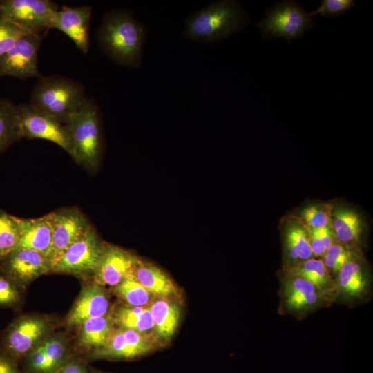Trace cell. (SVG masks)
Segmentation results:
<instances>
[{"label": "cell", "mask_w": 373, "mask_h": 373, "mask_svg": "<svg viewBox=\"0 0 373 373\" xmlns=\"http://www.w3.org/2000/svg\"><path fill=\"white\" fill-rule=\"evenodd\" d=\"M88 99L80 82L58 75H41L32 90L29 104L64 124Z\"/></svg>", "instance_id": "3957f363"}, {"label": "cell", "mask_w": 373, "mask_h": 373, "mask_svg": "<svg viewBox=\"0 0 373 373\" xmlns=\"http://www.w3.org/2000/svg\"><path fill=\"white\" fill-rule=\"evenodd\" d=\"M52 265L44 254L28 249L17 248L0 260V270L25 291L38 278L51 273Z\"/></svg>", "instance_id": "7c38bea8"}, {"label": "cell", "mask_w": 373, "mask_h": 373, "mask_svg": "<svg viewBox=\"0 0 373 373\" xmlns=\"http://www.w3.org/2000/svg\"><path fill=\"white\" fill-rule=\"evenodd\" d=\"M320 291L309 281L295 277L285 286V301L287 307L299 311L309 309L318 300Z\"/></svg>", "instance_id": "603a6c76"}, {"label": "cell", "mask_w": 373, "mask_h": 373, "mask_svg": "<svg viewBox=\"0 0 373 373\" xmlns=\"http://www.w3.org/2000/svg\"><path fill=\"white\" fill-rule=\"evenodd\" d=\"M292 271L294 276L309 281L319 291L326 289L331 283L327 268L321 260L310 258L305 260Z\"/></svg>", "instance_id": "4316f807"}, {"label": "cell", "mask_w": 373, "mask_h": 373, "mask_svg": "<svg viewBox=\"0 0 373 373\" xmlns=\"http://www.w3.org/2000/svg\"><path fill=\"white\" fill-rule=\"evenodd\" d=\"M57 327L58 320L52 315L30 313L19 316L1 335L2 353L15 362L23 359L53 334Z\"/></svg>", "instance_id": "5b68a950"}, {"label": "cell", "mask_w": 373, "mask_h": 373, "mask_svg": "<svg viewBox=\"0 0 373 373\" xmlns=\"http://www.w3.org/2000/svg\"><path fill=\"white\" fill-rule=\"evenodd\" d=\"M90 373H106V372H102V371H99V370H93V371H90Z\"/></svg>", "instance_id": "f35d334b"}, {"label": "cell", "mask_w": 373, "mask_h": 373, "mask_svg": "<svg viewBox=\"0 0 373 373\" xmlns=\"http://www.w3.org/2000/svg\"><path fill=\"white\" fill-rule=\"evenodd\" d=\"M265 39L284 37L290 43L305 31L315 27L312 17L294 1H283L269 8L258 24Z\"/></svg>", "instance_id": "52a82bcc"}, {"label": "cell", "mask_w": 373, "mask_h": 373, "mask_svg": "<svg viewBox=\"0 0 373 373\" xmlns=\"http://www.w3.org/2000/svg\"><path fill=\"white\" fill-rule=\"evenodd\" d=\"M110 298L105 287L84 280L78 296L63 320V326L77 329L86 320L111 313Z\"/></svg>", "instance_id": "5bb4252c"}, {"label": "cell", "mask_w": 373, "mask_h": 373, "mask_svg": "<svg viewBox=\"0 0 373 373\" xmlns=\"http://www.w3.org/2000/svg\"><path fill=\"white\" fill-rule=\"evenodd\" d=\"M104 244L92 225L62 254L51 273L73 276L82 281L91 280L99 266Z\"/></svg>", "instance_id": "8992f818"}, {"label": "cell", "mask_w": 373, "mask_h": 373, "mask_svg": "<svg viewBox=\"0 0 373 373\" xmlns=\"http://www.w3.org/2000/svg\"><path fill=\"white\" fill-rule=\"evenodd\" d=\"M324 264L326 268L338 272L348 262L351 261L350 251L340 245L333 244L324 254Z\"/></svg>", "instance_id": "d6a6232c"}, {"label": "cell", "mask_w": 373, "mask_h": 373, "mask_svg": "<svg viewBox=\"0 0 373 373\" xmlns=\"http://www.w3.org/2000/svg\"><path fill=\"white\" fill-rule=\"evenodd\" d=\"M286 242L292 258L302 260L313 256L308 231L297 224H291L285 235Z\"/></svg>", "instance_id": "83f0119b"}, {"label": "cell", "mask_w": 373, "mask_h": 373, "mask_svg": "<svg viewBox=\"0 0 373 373\" xmlns=\"http://www.w3.org/2000/svg\"><path fill=\"white\" fill-rule=\"evenodd\" d=\"M353 0H323L310 15L313 17L316 14H321L325 17H334L350 11L354 6Z\"/></svg>", "instance_id": "836d02e7"}, {"label": "cell", "mask_w": 373, "mask_h": 373, "mask_svg": "<svg viewBox=\"0 0 373 373\" xmlns=\"http://www.w3.org/2000/svg\"><path fill=\"white\" fill-rule=\"evenodd\" d=\"M338 283L348 296H358L366 287V280L359 265L352 261L346 263L338 271Z\"/></svg>", "instance_id": "f546056e"}, {"label": "cell", "mask_w": 373, "mask_h": 373, "mask_svg": "<svg viewBox=\"0 0 373 373\" xmlns=\"http://www.w3.org/2000/svg\"><path fill=\"white\" fill-rule=\"evenodd\" d=\"M148 30L131 11L111 9L104 15L95 37L99 49L116 64L137 68Z\"/></svg>", "instance_id": "6da1fadb"}, {"label": "cell", "mask_w": 373, "mask_h": 373, "mask_svg": "<svg viewBox=\"0 0 373 373\" xmlns=\"http://www.w3.org/2000/svg\"><path fill=\"white\" fill-rule=\"evenodd\" d=\"M154 324V330L163 339L170 338L174 334L180 321L179 306L160 297L154 300L149 306Z\"/></svg>", "instance_id": "44dd1931"}, {"label": "cell", "mask_w": 373, "mask_h": 373, "mask_svg": "<svg viewBox=\"0 0 373 373\" xmlns=\"http://www.w3.org/2000/svg\"><path fill=\"white\" fill-rule=\"evenodd\" d=\"M249 21L247 12L238 1H216L186 19L182 36L198 42L213 43L243 30Z\"/></svg>", "instance_id": "7a4b0ae2"}, {"label": "cell", "mask_w": 373, "mask_h": 373, "mask_svg": "<svg viewBox=\"0 0 373 373\" xmlns=\"http://www.w3.org/2000/svg\"><path fill=\"white\" fill-rule=\"evenodd\" d=\"M131 274L151 294L167 297L177 294L170 277L159 267L137 258Z\"/></svg>", "instance_id": "ffe728a7"}, {"label": "cell", "mask_w": 373, "mask_h": 373, "mask_svg": "<svg viewBox=\"0 0 373 373\" xmlns=\"http://www.w3.org/2000/svg\"><path fill=\"white\" fill-rule=\"evenodd\" d=\"M58 10L49 0H1L0 17L32 34L41 35L49 30L50 21Z\"/></svg>", "instance_id": "30bf717a"}, {"label": "cell", "mask_w": 373, "mask_h": 373, "mask_svg": "<svg viewBox=\"0 0 373 373\" xmlns=\"http://www.w3.org/2000/svg\"><path fill=\"white\" fill-rule=\"evenodd\" d=\"M70 342L63 332H55L24 358L28 373H56L70 358Z\"/></svg>", "instance_id": "9a60e30c"}, {"label": "cell", "mask_w": 373, "mask_h": 373, "mask_svg": "<svg viewBox=\"0 0 373 373\" xmlns=\"http://www.w3.org/2000/svg\"><path fill=\"white\" fill-rule=\"evenodd\" d=\"M115 328L111 313L86 320L77 328L75 346L89 354L95 352L105 346Z\"/></svg>", "instance_id": "d6986e66"}, {"label": "cell", "mask_w": 373, "mask_h": 373, "mask_svg": "<svg viewBox=\"0 0 373 373\" xmlns=\"http://www.w3.org/2000/svg\"><path fill=\"white\" fill-rule=\"evenodd\" d=\"M17 109L23 138L42 139L52 142L74 159L73 142L64 124L37 111L30 104H21Z\"/></svg>", "instance_id": "9c48e42d"}, {"label": "cell", "mask_w": 373, "mask_h": 373, "mask_svg": "<svg viewBox=\"0 0 373 373\" xmlns=\"http://www.w3.org/2000/svg\"><path fill=\"white\" fill-rule=\"evenodd\" d=\"M332 227L335 236L342 242H352L358 240L362 230L360 216L354 211L345 209L334 213Z\"/></svg>", "instance_id": "d4e9b609"}, {"label": "cell", "mask_w": 373, "mask_h": 373, "mask_svg": "<svg viewBox=\"0 0 373 373\" xmlns=\"http://www.w3.org/2000/svg\"><path fill=\"white\" fill-rule=\"evenodd\" d=\"M92 8L63 6L58 9L50 21L49 28L57 29L66 35L84 54L90 48V22Z\"/></svg>", "instance_id": "2e32d148"}, {"label": "cell", "mask_w": 373, "mask_h": 373, "mask_svg": "<svg viewBox=\"0 0 373 373\" xmlns=\"http://www.w3.org/2000/svg\"><path fill=\"white\" fill-rule=\"evenodd\" d=\"M21 138L17 106L0 98V155Z\"/></svg>", "instance_id": "cb8c5ba5"}, {"label": "cell", "mask_w": 373, "mask_h": 373, "mask_svg": "<svg viewBox=\"0 0 373 373\" xmlns=\"http://www.w3.org/2000/svg\"><path fill=\"white\" fill-rule=\"evenodd\" d=\"M24 291L0 270V307L16 309L23 303Z\"/></svg>", "instance_id": "4dcf8cb0"}, {"label": "cell", "mask_w": 373, "mask_h": 373, "mask_svg": "<svg viewBox=\"0 0 373 373\" xmlns=\"http://www.w3.org/2000/svg\"><path fill=\"white\" fill-rule=\"evenodd\" d=\"M312 229L326 250L333 245V236L329 227L321 229Z\"/></svg>", "instance_id": "74e56055"}, {"label": "cell", "mask_w": 373, "mask_h": 373, "mask_svg": "<svg viewBox=\"0 0 373 373\" xmlns=\"http://www.w3.org/2000/svg\"><path fill=\"white\" fill-rule=\"evenodd\" d=\"M56 373H90L86 361L74 354L68 362Z\"/></svg>", "instance_id": "d590c367"}, {"label": "cell", "mask_w": 373, "mask_h": 373, "mask_svg": "<svg viewBox=\"0 0 373 373\" xmlns=\"http://www.w3.org/2000/svg\"><path fill=\"white\" fill-rule=\"evenodd\" d=\"M74 149V161L90 172L100 164L103 151L101 114L92 99L64 124Z\"/></svg>", "instance_id": "277c9868"}, {"label": "cell", "mask_w": 373, "mask_h": 373, "mask_svg": "<svg viewBox=\"0 0 373 373\" xmlns=\"http://www.w3.org/2000/svg\"><path fill=\"white\" fill-rule=\"evenodd\" d=\"M19 238L15 216L0 209V260L17 248Z\"/></svg>", "instance_id": "f1b7e54d"}, {"label": "cell", "mask_w": 373, "mask_h": 373, "mask_svg": "<svg viewBox=\"0 0 373 373\" xmlns=\"http://www.w3.org/2000/svg\"><path fill=\"white\" fill-rule=\"evenodd\" d=\"M15 219L20 233L17 248L34 250L48 258L52 243V229L47 215L34 218L15 216Z\"/></svg>", "instance_id": "ac0fdd59"}, {"label": "cell", "mask_w": 373, "mask_h": 373, "mask_svg": "<svg viewBox=\"0 0 373 373\" xmlns=\"http://www.w3.org/2000/svg\"><path fill=\"white\" fill-rule=\"evenodd\" d=\"M116 327H122L146 333L154 329L149 307H131L121 305L111 312Z\"/></svg>", "instance_id": "7402d4cb"}, {"label": "cell", "mask_w": 373, "mask_h": 373, "mask_svg": "<svg viewBox=\"0 0 373 373\" xmlns=\"http://www.w3.org/2000/svg\"><path fill=\"white\" fill-rule=\"evenodd\" d=\"M301 214L310 229H321L329 227V213L319 206H309L303 209Z\"/></svg>", "instance_id": "e575fe53"}, {"label": "cell", "mask_w": 373, "mask_h": 373, "mask_svg": "<svg viewBox=\"0 0 373 373\" xmlns=\"http://www.w3.org/2000/svg\"><path fill=\"white\" fill-rule=\"evenodd\" d=\"M43 35L28 33L21 37L0 56V77L10 76L21 79L41 77L38 70V55Z\"/></svg>", "instance_id": "8fae6325"}, {"label": "cell", "mask_w": 373, "mask_h": 373, "mask_svg": "<svg viewBox=\"0 0 373 373\" xmlns=\"http://www.w3.org/2000/svg\"><path fill=\"white\" fill-rule=\"evenodd\" d=\"M30 32L0 17V56L8 51L23 36Z\"/></svg>", "instance_id": "1f68e13d"}, {"label": "cell", "mask_w": 373, "mask_h": 373, "mask_svg": "<svg viewBox=\"0 0 373 373\" xmlns=\"http://www.w3.org/2000/svg\"><path fill=\"white\" fill-rule=\"evenodd\" d=\"M137 258L119 247L105 242L99 266L91 280L103 287H113L131 273Z\"/></svg>", "instance_id": "e0dca14e"}, {"label": "cell", "mask_w": 373, "mask_h": 373, "mask_svg": "<svg viewBox=\"0 0 373 373\" xmlns=\"http://www.w3.org/2000/svg\"><path fill=\"white\" fill-rule=\"evenodd\" d=\"M46 215L52 229L48 259L52 268L62 254L81 238L93 224L77 207L59 208Z\"/></svg>", "instance_id": "ba28073f"}, {"label": "cell", "mask_w": 373, "mask_h": 373, "mask_svg": "<svg viewBox=\"0 0 373 373\" xmlns=\"http://www.w3.org/2000/svg\"><path fill=\"white\" fill-rule=\"evenodd\" d=\"M0 373H21L15 361L3 353L0 354Z\"/></svg>", "instance_id": "8d00e7d4"}, {"label": "cell", "mask_w": 373, "mask_h": 373, "mask_svg": "<svg viewBox=\"0 0 373 373\" xmlns=\"http://www.w3.org/2000/svg\"><path fill=\"white\" fill-rule=\"evenodd\" d=\"M113 293L124 305L131 307H144L150 302L151 294L131 274L112 287Z\"/></svg>", "instance_id": "484cf974"}, {"label": "cell", "mask_w": 373, "mask_h": 373, "mask_svg": "<svg viewBox=\"0 0 373 373\" xmlns=\"http://www.w3.org/2000/svg\"><path fill=\"white\" fill-rule=\"evenodd\" d=\"M154 343L148 334L116 327L101 350L89 354L93 359L132 360L151 352Z\"/></svg>", "instance_id": "4fadbf2b"}]
</instances>
